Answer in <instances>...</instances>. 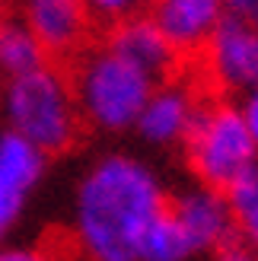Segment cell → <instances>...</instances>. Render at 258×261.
I'll list each match as a JSON object with an SVG mask.
<instances>
[{"label":"cell","instance_id":"cell-18","mask_svg":"<svg viewBox=\"0 0 258 261\" xmlns=\"http://www.w3.org/2000/svg\"><path fill=\"white\" fill-rule=\"evenodd\" d=\"M242 115H246V121H249V130H252V137H255V143H258V86L255 89H249L246 96H242Z\"/></svg>","mask_w":258,"mask_h":261},{"label":"cell","instance_id":"cell-2","mask_svg":"<svg viewBox=\"0 0 258 261\" xmlns=\"http://www.w3.org/2000/svg\"><path fill=\"white\" fill-rule=\"evenodd\" d=\"M0 118L4 127L29 140L45 156L67 153L80 137L83 115L67 73L51 64L38 70L4 80L0 89Z\"/></svg>","mask_w":258,"mask_h":261},{"label":"cell","instance_id":"cell-5","mask_svg":"<svg viewBox=\"0 0 258 261\" xmlns=\"http://www.w3.org/2000/svg\"><path fill=\"white\" fill-rule=\"evenodd\" d=\"M45 172L48 156L42 150L7 127L0 130V245H7L25 220Z\"/></svg>","mask_w":258,"mask_h":261},{"label":"cell","instance_id":"cell-17","mask_svg":"<svg viewBox=\"0 0 258 261\" xmlns=\"http://www.w3.org/2000/svg\"><path fill=\"white\" fill-rule=\"evenodd\" d=\"M223 10L233 19H246V22L258 25V0H223Z\"/></svg>","mask_w":258,"mask_h":261},{"label":"cell","instance_id":"cell-1","mask_svg":"<svg viewBox=\"0 0 258 261\" xmlns=\"http://www.w3.org/2000/svg\"><path fill=\"white\" fill-rule=\"evenodd\" d=\"M166 211L160 169L131 150H106L73 181L70 239L83 261H140L144 236Z\"/></svg>","mask_w":258,"mask_h":261},{"label":"cell","instance_id":"cell-10","mask_svg":"<svg viewBox=\"0 0 258 261\" xmlns=\"http://www.w3.org/2000/svg\"><path fill=\"white\" fill-rule=\"evenodd\" d=\"M150 19L178 55H191L208 45L217 25L226 19L223 0H153Z\"/></svg>","mask_w":258,"mask_h":261},{"label":"cell","instance_id":"cell-13","mask_svg":"<svg viewBox=\"0 0 258 261\" xmlns=\"http://www.w3.org/2000/svg\"><path fill=\"white\" fill-rule=\"evenodd\" d=\"M191 258H195V249H191L188 236L178 229V223L166 211L144 236L140 261H191Z\"/></svg>","mask_w":258,"mask_h":261},{"label":"cell","instance_id":"cell-7","mask_svg":"<svg viewBox=\"0 0 258 261\" xmlns=\"http://www.w3.org/2000/svg\"><path fill=\"white\" fill-rule=\"evenodd\" d=\"M169 217L178 223V229L188 236L195 255L220 252L236 236V220L229 207L226 191H217L195 181L169 201Z\"/></svg>","mask_w":258,"mask_h":261},{"label":"cell","instance_id":"cell-14","mask_svg":"<svg viewBox=\"0 0 258 261\" xmlns=\"http://www.w3.org/2000/svg\"><path fill=\"white\" fill-rule=\"evenodd\" d=\"M226 198H229V207H233L236 236L242 239V245L258 252V166L226 191Z\"/></svg>","mask_w":258,"mask_h":261},{"label":"cell","instance_id":"cell-12","mask_svg":"<svg viewBox=\"0 0 258 261\" xmlns=\"http://www.w3.org/2000/svg\"><path fill=\"white\" fill-rule=\"evenodd\" d=\"M45 55L48 51L42 48V42L16 16L0 19V76L4 80L38 70L45 64Z\"/></svg>","mask_w":258,"mask_h":261},{"label":"cell","instance_id":"cell-20","mask_svg":"<svg viewBox=\"0 0 258 261\" xmlns=\"http://www.w3.org/2000/svg\"><path fill=\"white\" fill-rule=\"evenodd\" d=\"M0 19H4V0H0Z\"/></svg>","mask_w":258,"mask_h":261},{"label":"cell","instance_id":"cell-9","mask_svg":"<svg viewBox=\"0 0 258 261\" xmlns=\"http://www.w3.org/2000/svg\"><path fill=\"white\" fill-rule=\"evenodd\" d=\"M13 16L29 29L48 55H76L93 25V13L83 0H13Z\"/></svg>","mask_w":258,"mask_h":261},{"label":"cell","instance_id":"cell-6","mask_svg":"<svg viewBox=\"0 0 258 261\" xmlns=\"http://www.w3.org/2000/svg\"><path fill=\"white\" fill-rule=\"evenodd\" d=\"M211 83L229 96H246L258 86V25L226 16L201 48Z\"/></svg>","mask_w":258,"mask_h":261},{"label":"cell","instance_id":"cell-4","mask_svg":"<svg viewBox=\"0 0 258 261\" xmlns=\"http://www.w3.org/2000/svg\"><path fill=\"white\" fill-rule=\"evenodd\" d=\"M182 147L195 181L217 191H229L242 175L258 166V143L242 109L233 102L201 106L195 127L188 130Z\"/></svg>","mask_w":258,"mask_h":261},{"label":"cell","instance_id":"cell-3","mask_svg":"<svg viewBox=\"0 0 258 261\" xmlns=\"http://www.w3.org/2000/svg\"><path fill=\"white\" fill-rule=\"evenodd\" d=\"M70 83L83 121L109 137H121L134 130L150 93L160 86L157 76L137 67L131 58L115 51L109 42L83 51Z\"/></svg>","mask_w":258,"mask_h":261},{"label":"cell","instance_id":"cell-15","mask_svg":"<svg viewBox=\"0 0 258 261\" xmlns=\"http://www.w3.org/2000/svg\"><path fill=\"white\" fill-rule=\"evenodd\" d=\"M83 7L99 19H109V22H118L124 16H131L137 0H83Z\"/></svg>","mask_w":258,"mask_h":261},{"label":"cell","instance_id":"cell-8","mask_svg":"<svg viewBox=\"0 0 258 261\" xmlns=\"http://www.w3.org/2000/svg\"><path fill=\"white\" fill-rule=\"evenodd\" d=\"M198 112H201V99L195 93V86L182 80H163L150 93L147 106L134 124V134L150 150L182 147L188 130L195 127Z\"/></svg>","mask_w":258,"mask_h":261},{"label":"cell","instance_id":"cell-19","mask_svg":"<svg viewBox=\"0 0 258 261\" xmlns=\"http://www.w3.org/2000/svg\"><path fill=\"white\" fill-rule=\"evenodd\" d=\"M214 261H258V252H252L249 245H233L229 242L226 249L214 252Z\"/></svg>","mask_w":258,"mask_h":261},{"label":"cell","instance_id":"cell-16","mask_svg":"<svg viewBox=\"0 0 258 261\" xmlns=\"http://www.w3.org/2000/svg\"><path fill=\"white\" fill-rule=\"evenodd\" d=\"M0 261H51L42 245H0Z\"/></svg>","mask_w":258,"mask_h":261},{"label":"cell","instance_id":"cell-11","mask_svg":"<svg viewBox=\"0 0 258 261\" xmlns=\"http://www.w3.org/2000/svg\"><path fill=\"white\" fill-rule=\"evenodd\" d=\"M106 42L115 51H121L124 58H131L137 67H144L150 76H157L160 83L172 73L175 58H178V51L166 42V35L157 29V22L150 16H134V13L115 22V29L109 32Z\"/></svg>","mask_w":258,"mask_h":261}]
</instances>
